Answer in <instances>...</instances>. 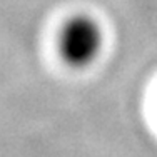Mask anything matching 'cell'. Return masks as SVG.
<instances>
[{
    "label": "cell",
    "mask_w": 157,
    "mask_h": 157,
    "mask_svg": "<svg viewBox=\"0 0 157 157\" xmlns=\"http://www.w3.org/2000/svg\"><path fill=\"white\" fill-rule=\"evenodd\" d=\"M104 45V32L95 18L74 15L62 25L57 47L62 60L69 67L84 69L99 57Z\"/></svg>",
    "instance_id": "6da1fadb"
}]
</instances>
